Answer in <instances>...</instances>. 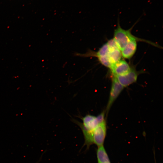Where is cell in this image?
Masks as SVG:
<instances>
[{"label": "cell", "mask_w": 163, "mask_h": 163, "mask_svg": "<svg viewBox=\"0 0 163 163\" xmlns=\"http://www.w3.org/2000/svg\"><path fill=\"white\" fill-rule=\"evenodd\" d=\"M105 113L102 112L97 116L88 114L81 118L82 123L75 120L74 122L81 128L84 136L85 143L87 148L93 144L92 136L93 131L99 124L104 120Z\"/></svg>", "instance_id": "1"}, {"label": "cell", "mask_w": 163, "mask_h": 163, "mask_svg": "<svg viewBox=\"0 0 163 163\" xmlns=\"http://www.w3.org/2000/svg\"><path fill=\"white\" fill-rule=\"evenodd\" d=\"M112 78V86L110 97L106 108L107 114L112 104L118 97L124 88L118 82L116 77L113 75Z\"/></svg>", "instance_id": "4"}, {"label": "cell", "mask_w": 163, "mask_h": 163, "mask_svg": "<svg viewBox=\"0 0 163 163\" xmlns=\"http://www.w3.org/2000/svg\"><path fill=\"white\" fill-rule=\"evenodd\" d=\"M97 155L98 163H110L103 145L98 147Z\"/></svg>", "instance_id": "9"}, {"label": "cell", "mask_w": 163, "mask_h": 163, "mask_svg": "<svg viewBox=\"0 0 163 163\" xmlns=\"http://www.w3.org/2000/svg\"><path fill=\"white\" fill-rule=\"evenodd\" d=\"M113 39L121 51L125 47L129 42L132 40L144 41L154 46H155L156 45L155 43L150 41L135 37L132 34L130 30H125L122 28L120 26L119 22H118L117 28L114 30Z\"/></svg>", "instance_id": "2"}, {"label": "cell", "mask_w": 163, "mask_h": 163, "mask_svg": "<svg viewBox=\"0 0 163 163\" xmlns=\"http://www.w3.org/2000/svg\"><path fill=\"white\" fill-rule=\"evenodd\" d=\"M106 133V126L105 120L97 126L94 130L92 136L93 143L98 147L103 145Z\"/></svg>", "instance_id": "3"}, {"label": "cell", "mask_w": 163, "mask_h": 163, "mask_svg": "<svg viewBox=\"0 0 163 163\" xmlns=\"http://www.w3.org/2000/svg\"><path fill=\"white\" fill-rule=\"evenodd\" d=\"M136 48V41L135 40H130L121 51L122 56L125 59H130L134 54Z\"/></svg>", "instance_id": "7"}, {"label": "cell", "mask_w": 163, "mask_h": 163, "mask_svg": "<svg viewBox=\"0 0 163 163\" xmlns=\"http://www.w3.org/2000/svg\"><path fill=\"white\" fill-rule=\"evenodd\" d=\"M139 74V72L137 71L133 67H131L130 71L126 74L115 76L119 83L124 87L135 82Z\"/></svg>", "instance_id": "5"}, {"label": "cell", "mask_w": 163, "mask_h": 163, "mask_svg": "<svg viewBox=\"0 0 163 163\" xmlns=\"http://www.w3.org/2000/svg\"><path fill=\"white\" fill-rule=\"evenodd\" d=\"M131 67L126 62L120 60L113 65L110 69L114 76L122 75L126 74L130 71Z\"/></svg>", "instance_id": "6"}, {"label": "cell", "mask_w": 163, "mask_h": 163, "mask_svg": "<svg viewBox=\"0 0 163 163\" xmlns=\"http://www.w3.org/2000/svg\"><path fill=\"white\" fill-rule=\"evenodd\" d=\"M108 49V56L112 66L121 60V53L118 47Z\"/></svg>", "instance_id": "8"}]
</instances>
